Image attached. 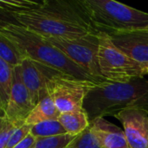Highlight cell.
<instances>
[{
	"mask_svg": "<svg viewBox=\"0 0 148 148\" xmlns=\"http://www.w3.org/2000/svg\"><path fill=\"white\" fill-rule=\"evenodd\" d=\"M3 16L43 37L80 38L96 35L79 0H1Z\"/></svg>",
	"mask_w": 148,
	"mask_h": 148,
	"instance_id": "obj_1",
	"label": "cell"
},
{
	"mask_svg": "<svg viewBox=\"0 0 148 148\" xmlns=\"http://www.w3.org/2000/svg\"><path fill=\"white\" fill-rule=\"evenodd\" d=\"M0 34L12 41L24 58L80 81L102 83L72 62L63 52L45 37L37 35L10 20L1 19Z\"/></svg>",
	"mask_w": 148,
	"mask_h": 148,
	"instance_id": "obj_2",
	"label": "cell"
},
{
	"mask_svg": "<svg viewBox=\"0 0 148 148\" xmlns=\"http://www.w3.org/2000/svg\"><path fill=\"white\" fill-rule=\"evenodd\" d=\"M83 109L90 122L131 109L148 112V80L145 77L119 83L106 82L95 85L88 93Z\"/></svg>",
	"mask_w": 148,
	"mask_h": 148,
	"instance_id": "obj_3",
	"label": "cell"
},
{
	"mask_svg": "<svg viewBox=\"0 0 148 148\" xmlns=\"http://www.w3.org/2000/svg\"><path fill=\"white\" fill-rule=\"evenodd\" d=\"M89 21L99 33L107 35L145 29L148 13L114 0H79Z\"/></svg>",
	"mask_w": 148,
	"mask_h": 148,
	"instance_id": "obj_4",
	"label": "cell"
},
{
	"mask_svg": "<svg viewBox=\"0 0 148 148\" xmlns=\"http://www.w3.org/2000/svg\"><path fill=\"white\" fill-rule=\"evenodd\" d=\"M38 64L45 75L47 91L61 114L83 111L84 100L97 83L80 81Z\"/></svg>",
	"mask_w": 148,
	"mask_h": 148,
	"instance_id": "obj_5",
	"label": "cell"
},
{
	"mask_svg": "<svg viewBox=\"0 0 148 148\" xmlns=\"http://www.w3.org/2000/svg\"><path fill=\"white\" fill-rule=\"evenodd\" d=\"M98 58L101 72L109 82L125 83L145 76V66L118 49L104 33H99Z\"/></svg>",
	"mask_w": 148,
	"mask_h": 148,
	"instance_id": "obj_6",
	"label": "cell"
},
{
	"mask_svg": "<svg viewBox=\"0 0 148 148\" xmlns=\"http://www.w3.org/2000/svg\"><path fill=\"white\" fill-rule=\"evenodd\" d=\"M45 38L98 81L109 82L103 77L99 66V33L80 38Z\"/></svg>",
	"mask_w": 148,
	"mask_h": 148,
	"instance_id": "obj_7",
	"label": "cell"
},
{
	"mask_svg": "<svg viewBox=\"0 0 148 148\" xmlns=\"http://www.w3.org/2000/svg\"><path fill=\"white\" fill-rule=\"evenodd\" d=\"M35 106L23 82L21 67L20 65L16 66L13 69V84L10 98L4 114L1 117H5L10 121L22 126L25 124L28 116Z\"/></svg>",
	"mask_w": 148,
	"mask_h": 148,
	"instance_id": "obj_8",
	"label": "cell"
},
{
	"mask_svg": "<svg viewBox=\"0 0 148 148\" xmlns=\"http://www.w3.org/2000/svg\"><path fill=\"white\" fill-rule=\"evenodd\" d=\"M107 36L118 49L131 59L145 67L148 65V30L146 29Z\"/></svg>",
	"mask_w": 148,
	"mask_h": 148,
	"instance_id": "obj_9",
	"label": "cell"
},
{
	"mask_svg": "<svg viewBox=\"0 0 148 148\" xmlns=\"http://www.w3.org/2000/svg\"><path fill=\"white\" fill-rule=\"evenodd\" d=\"M122 125L131 148H148V112L140 109L123 111L114 116Z\"/></svg>",
	"mask_w": 148,
	"mask_h": 148,
	"instance_id": "obj_10",
	"label": "cell"
},
{
	"mask_svg": "<svg viewBox=\"0 0 148 148\" xmlns=\"http://www.w3.org/2000/svg\"><path fill=\"white\" fill-rule=\"evenodd\" d=\"M90 127L103 148H131L124 130L104 118L90 122Z\"/></svg>",
	"mask_w": 148,
	"mask_h": 148,
	"instance_id": "obj_11",
	"label": "cell"
},
{
	"mask_svg": "<svg viewBox=\"0 0 148 148\" xmlns=\"http://www.w3.org/2000/svg\"><path fill=\"white\" fill-rule=\"evenodd\" d=\"M20 67L23 82L30 95L33 103L36 105L41 93L46 88L45 75L40 65L29 58H24Z\"/></svg>",
	"mask_w": 148,
	"mask_h": 148,
	"instance_id": "obj_12",
	"label": "cell"
},
{
	"mask_svg": "<svg viewBox=\"0 0 148 148\" xmlns=\"http://www.w3.org/2000/svg\"><path fill=\"white\" fill-rule=\"evenodd\" d=\"M60 114L61 112L49 96L47 88H45L41 93L39 101L28 116L25 124L34 126L42 121L58 120Z\"/></svg>",
	"mask_w": 148,
	"mask_h": 148,
	"instance_id": "obj_13",
	"label": "cell"
},
{
	"mask_svg": "<svg viewBox=\"0 0 148 148\" xmlns=\"http://www.w3.org/2000/svg\"><path fill=\"white\" fill-rule=\"evenodd\" d=\"M58 121L63 127L67 134L76 136L90 126V121L85 110L62 113L58 118Z\"/></svg>",
	"mask_w": 148,
	"mask_h": 148,
	"instance_id": "obj_14",
	"label": "cell"
},
{
	"mask_svg": "<svg viewBox=\"0 0 148 148\" xmlns=\"http://www.w3.org/2000/svg\"><path fill=\"white\" fill-rule=\"evenodd\" d=\"M13 69L3 60L0 59V117L4 114L10 98L13 84Z\"/></svg>",
	"mask_w": 148,
	"mask_h": 148,
	"instance_id": "obj_15",
	"label": "cell"
},
{
	"mask_svg": "<svg viewBox=\"0 0 148 148\" xmlns=\"http://www.w3.org/2000/svg\"><path fill=\"white\" fill-rule=\"evenodd\" d=\"M0 59L12 68L21 65L23 60L16 45L3 34H0Z\"/></svg>",
	"mask_w": 148,
	"mask_h": 148,
	"instance_id": "obj_16",
	"label": "cell"
},
{
	"mask_svg": "<svg viewBox=\"0 0 148 148\" xmlns=\"http://www.w3.org/2000/svg\"><path fill=\"white\" fill-rule=\"evenodd\" d=\"M30 134L36 139H39L62 135L67 134V132L58 120H53L42 121L36 125L31 126Z\"/></svg>",
	"mask_w": 148,
	"mask_h": 148,
	"instance_id": "obj_17",
	"label": "cell"
},
{
	"mask_svg": "<svg viewBox=\"0 0 148 148\" xmlns=\"http://www.w3.org/2000/svg\"><path fill=\"white\" fill-rule=\"evenodd\" d=\"M66 148H103L95 134L93 133L90 126L82 134L76 135L75 139L68 145Z\"/></svg>",
	"mask_w": 148,
	"mask_h": 148,
	"instance_id": "obj_18",
	"label": "cell"
},
{
	"mask_svg": "<svg viewBox=\"0 0 148 148\" xmlns=\"http://www.w3.org/2000/svg\"><path fill=\"white\" fill-rule=\"evenodd\" d=\"M75 137V136L69 134H65L53 137L39 138L36 139V141L32 148H66Z\"/></svg>",
	"mask_w": 148,
	"mask_h": 148,
	"instance_id": "obj_19",
	"label": "cell"
},
{
	"mask_svg": "<svg viewBox=\"0 0 148 148\" xmlns=\"http://www.w3.org/2000/svg\"><path fill=\"white\" fill-rule=\"evenodd\" d=\"M20 127L5 117H0V148H5L9 140Z\"/></svg>",
	"mask_w": 148,
	"mask_h": 148,
	"instance_id": "obj_20",
	"label": "cell"
},
{
	"mask_svg": "<svg viewBox=\"0 0 148 148\" xmlns=\"http://www.w3.org/2000/svg\"><path fill=\"white\" fill-rule=\"evenodd\" d=\"M30 130H31V126L27 124H23V126L18 127L16 131L13 134L11 138L9 140L5 148L15 147L30 134Z\"/></svg>",
	"mask_w": 148,
	"mask_h": 148,
	"instance_id": "obj_21",
	"label": "cell"
},
{
	"mask_svg": "<svg viewBox=\"0 0 148 148\" xmlns=\"http://www.w3.org/2000/svg\"><path fill=\"white\" fill-rule=\"evenodd\" d=\"M36 141V138L34 137L31 134H29L22 142H20L18 145H16L13 148H32L34 147Z\"/></svg>",
	"mask_w": 148,
	"mask_h": 148,
	"instance_id": "obj_22",
	"label": "cell"
},
{
	"mask_svg": "<svg viewBox=\"0 0 148 148\" xmlns=\"http://www.w3.org/2000/svg\"><path fill=\"white\" fill-rule=\"evenodd\" d=\"M148 75V65H147L145 67V75Z\"/></svg>",
	"mask_w": 148,
	"mask_h": 148,
	"instance_id": "obj_23",
	"label": "cell"
},
{
	"mask_svg": "<svg viewBox=\"0 0 148 148\" xmlns=\"http://www.w3.org/2000/svg\"><path fill=\"white\" fill-rule=\"evenodd\" d=\"M147 29V30H148V28H147V29Z\"/></svg>",
	"mask_w": 148,
	"mask_h": 148,
	"instance_id": "obj_24",
	"label": "cell"
}]
</instances>
